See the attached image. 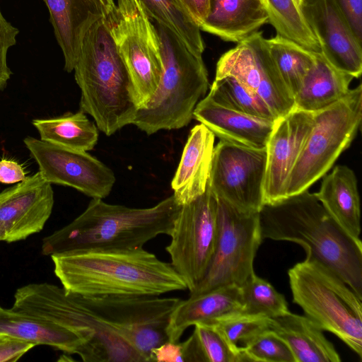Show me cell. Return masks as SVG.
<instances>
[{"mask_svg":"<svg viewBox=\"0 0 362 362\" xmlns=\"http://www.w3.org/2000/svg\"><path fill=\"white\" fill-rule=\"evenodd\" d=\"M50 257L62 287L81 296H160L187 289L170 263L144 248L76 251Z\"/></svg>","mask_w":362,"mask_h":362,"instance_id":"6da1fadb","label":"cell"},{"mask_svg":"<svg viewBox=\"0 0 362 362\" xmlns=\"http://www.w3.org/2000/svg\"><path fill=\"white\" fill-rule=\"evenodd\" d=\"M262 239L298 243L306 259L325 267L362 299V243L327 212L315 193L306 190L259 212Z\"/></svg>","mask_w":362,"mask_h":362,"instance_id":"7a4b0ae2","label":"cell"},{"mask_svg":"<svg viewBox=\"0 0 362 362\" xmlns=\"http://www.w3.org/2000/svg\"><path fill=\"white\" fill-rule=\"evenodd\" d=\"M181 206L173 195L148 208L110 204L93 198L70 223L42 240L46 256L86 250L144 248L159 235H169Z\"/></svg>","mask_w":362,"mask_h":362,"instance_id":"3957f363","label":"cell"},{"mask_svg":"<svg viewBox=\"0 0 362 362\" xmlns=\"http://www.w3.org/2000/svg\"><path fill=\"white\" fill-rule=\"evenodd\" d=\"M74 71L81 90L80 110L94 119L98 129L110 136L133 123L139 107L105 18L86 32Z\"/></svg>","mask_w":362,"mask_h":362,"instance_id":"277c9868","label":"cell"},{"mask_svg":"<svg viewBox=\"0 0 362 362\" xmlns=\"http://www.w3.org/2000/svg\"><path fill=\"white\" fill-rule=\"evenodd\" d=\"M13 310L62 326L80 337L84 362H145L141 355L79 300L49 283H32L14 293Z\"/></svg>","mask_w":362,"mask_h":362,"instance_id":"5b68a950","label":"cell"},{"mask_svg":"<svg viewBox=\"0 0 362 362\" xmlns=\"http://www.w3.org/2000/svg\"><path fill=\"white\" fill-rule=\"evenodd\" d=\"M162 54L163 72L149 102L138 110L132 124L146 134L186 127L209 87L202 57L192 53L165 27L155 23Z\"/></svg>","mask_w":362,"mask_h":362,"instance_id":"8992f818","label":"cell"},{"mask_svg":"<svg viewBox=\"0 0 362 362\" xmlns=\"http://www.w3.org/2000/svg\"><path fill=\"white\" fill-rule=\"evenodd\" d=\"M288 275L293 302L361 359L362 299L338 276L312 260L296 264Z\"/></svg>","mask_w":362,"mask_h":362,"instance_id":"52a82bcc","label":"cell"},{"mask_svg":"<svg viewBox=\"0 0 362 362\" xmlns=\"http://www.w3.org/2000/svg\"><path fill=\"white\" fill-rule=\"evenodd\" d=\"M362 119V86L314 112V123L289 175L286 199L300 194L322 177L357 135Z\"/></svg>","mask_w":362,"mask_h":362,"instance_id":"ba28073f","label":"cell"},{"mask_svg":"<svg viewBox=\"0 0 362 362\" xmlns=\"http://www.w3.org/2000/svg\"><path fill=\"white\" fill-rule=\"evenodd\" d=\"M105 21L129 72L136 103L142 108L155 94L163 72L155 25L138 0H117Z\"/></svg>","mask_w":362,"mask_h":362,"instance_id":"9c48e42d","label":"cell"},{"mask_svg":"<svg viewBox=\"0 0 362 362\" xmlns=\"http://www.w3.org/2000/svg\"><path fill=\"white\" fill-rule=\"evenodd\" d=\"M218 238L208 269L190 295L226 286H240L255 273L253 262L262 241L258 213L238 210L217 197Z\"/></svg>","mask_w":362,"mask_h":362,"instance_id":"30bf717a","label":"cell"},{"mask_svg":"<svg viewBox=\"0 0 362 362\" xmlns=\"http://www.w3.org/2000/svg\"><path fill=\"white\" fill-rule=\"evenodd\" d=\"M78 297L133 346L145 362H151L152 351L169 341L167 328L170 315L181 300L154 296Z\"/></svg>","mask_w":362,"mask_h":362,"instance_id":"8fae6325","label":"cell"},{"mask_svg":"<svg viewBox=\"0 0 362 362\" xmlns=\"http://www.w3.org/2000/svg\"><path fill=\"white\" fill-rule=\"evenodd\" d=\"M217 197L209 185L189 204L181 206L165 247L170 264L191 292L204 278L218 238Z\"/></svg>","mask_w":362,"mask_h":362,"instance_id":"7c38bea8","label":"cell"},{"mask_svg":"<svg viewBox=\"0 0 362 362\" xmlns=\"http://www.w3.org/2000/svg\"><path fill=\"white\" fill-rule=\"evenodd\" d=\"M266 147L220 141L214 146L209 187L216 197L239 211L258 213L264 206Z\"/></svg>","mask_w":362,"mask_h":362,"instance_id":"4fadbf2b","label":"cell"},{"mask_svg":"<svg viewBox=\"0 0 362 362\" xmlns=\"http://www.w3.org/2000/svg\"><path fill=\"white\" fill-rule=\"evenodd\" d=\"M262 32H255L225 52L215 78L230 76L259 96L277 119L294 109V98L269 52Z\"/></svg>","mask_w":362,"mask_h":362,"instance_id":"5bb4252c","label":"cell"},{"mask_svg":"<svg viewBox=\"0 0 362 362\" xmlns=\"http://www.w3.org/2000/svg\"><path fill=\"white\" fill-rule=\"evenodd\" d=\"M23 142L49 183L73 187L92 199H103L110 193L116 181L113 171L87 151L31 136Z\"/></svg>","mask_w":362,"mask_h":362,"instance_id":"9a60e30c","label":"cell"},{"mask_svg":"<svg viewBox=\"0 0 362 362\" xmlns=\"http://www.w3.org/2000/svg\"><path fill=\"white\" fill-rule=\"evenodd\" d=\"M314 123V112L293 109L276 120L266 145L264 205L286 199L289 175Z\"/></svg>","mask_w":362,"mask_h":362,"instance_id":"2e32d148","label":"cell"},{"mask_svg":"<svg viewBox=\"0 0 362 362\" xmlns=\"http://www.w3.org/2000/svg\"><path fill=\"white\" fill-rule=\"evenodd\" d=\"M303 15L320 47V54L337 69L359 78L361 44L334 0H303Z\"/></svg>","mask_w":362,"mask_h":362,"instance_id":"e0dca14e","label":"cell"},{"mask_svg":"<svg viewBox=\"0 0 362 362\" xmlns=\"http://www.w3.org/2000/svg\"><path fill=\"white\" fill-rule=\"evenodd\" d=\"M53 206L51 184L39 171L0 192V226L4 241H19L41 231Z\"/></svg>","mask_w":362,"mask_h":362,"instance_id":"ac0fdd59","label":"cell"},{"mask_svg":"<svg viewBox=\"0 0 362 362\" xmlns=\"http://www.w3.org/2000/svg\"><path fill=\"white\" fill-rule=\"evenodd\" d=\"M55 38L64 58V69L74 71L83 37L113 11L114 0H44Z\"/></svg>","mask_w":362,"mask_h":362,"instance_id":"d6986e66","label":"cell"},{"mask_svg":"<svg viewBox=\"0 0 362 362\" xmlns=\"http://www.w3.org/2000/svg\"><path fill=\"white\" fill-rule=\"evenodd\" d=\"M193 118L206 126L220 141L255 148L266 147L276 122L228 108L208 95L196 105Z\"/></svg>","mask_w":362,"mask_h":362,"instance_id":"ffe728a7","label":"cell"},{"mask_svg":"<svg viewBox=\"0 0 362 362\" xmlns=\"http://www.w3.org/2000/svg\"><path fill=\"white\" fill-rule=\"evenodd\" d=\"M240 287H220L180 300L173 310L167 328L168 339L179 341L185 331L196 325H214L224 319L241 314Z\"/></svg>","mask_w":362,"mask_h":362,"instance_id":"44dd1931","label":"cell"},{"mask_svg":"<svg viewBox=\"0 0 362 362\" xmlns=\"http://www.w3.org/2000/svg\"><path fill=\"white\" fill-rule=\"evenodd\" d=\"M214 134L203 124L191 130L171 182L173 196L180 206L190 203L206 189L214 148Z\"/></svg>","mask_w":362,"mask_h":362,"instance_id":"7402d4cb","label":"cell"},{"mask_svg":"<svg viewBox=\"0 0 362 362\" xmlns=\"http://www.w3.org/2000/svg\"><path fill=\"white\" fill-rule=\"evenodd\" d=\"M269 22L260 0H209L201 30L223 40L239 42Z\"/></svg>","mask_w":362,"mask_h":362,"instance_id":"603a6c76","label":"cell"},{"mask_svg":"<svg viewBox=\"0 0 362 362\" xmlns=\"http://www.w3.org/2000/svg\"><path fill=\"white\" fill-rule=\"evenodd\" d=\"M270 329L289 346L296 362H339L341 358L323 330L308 317L291 312L271 319Z\"/></svg>","mask_w":362,"mask_h":362,"instance_id":"cb8c5ba5","label":"cell"},{"mask_svg":"<svg viewBox=\"0 0 362 362\" xmlns=\"http://www.w3.org/2000/svg\"><path fill=\"white\" fill-rule=\"evenodd\" d=\"M323 177L320 189L315 193L317 199L348 233L359 238L360 197L354 171L346 165H339Z\"/></svg>","mask_w":362,"mask_h":362,"instance_id":"d4e9b609","label":"cell"},{"mask_svg":"<svg viewBox=\"0 0 362 362\" xmlns=\"http://www.w3.org/2000/svg\"><path fill=\"white\" fill-rule=\"evenodd\" d=\"M0 334L78 356L85 344L76 334L62 326L11 308H4L0 315Z\"/></svg>","mask_w":362,"mask_h":362,"instance_id":"484cf974","label":"cell"},{"mask_svg":"<svg viewBox=\"0 0 362 362\" xmlns=\"http://www.w3.org/2000/svg\"><path fill=\"white\" fill-rule=\"evenodd\" d=\"M354 78L332 66L320 53L294 97V109L315 112L344 98Z\"/></svg>","mask_w":362,"mask_h":362,"instance_id":"4316f807","label":"cell"},{"mask_svg":"<svg viewBox=\"0 0 362 362\" xmlns=\"http://www.w3.org/2000/svg\"><path fill=\"white\" fill-rule=\"evenodd\" d=\"M32 123L40 139L64 147L88 151L98 140L97 126L81 110L49 119H35Z\"/></svg>","mask_w":362,"mask_h":362,"instance_id":"83f0119b","label":"cell"},{"mask_svg":"<svg viewBox=\"0 0 362 362\" xmlns=\"http://www.w3.org/2000/svg\"><path fill=\"white\" fill-rule=\"evenodd\" d=\"M155 23L170 30L194 54L202 57L205 45L199 25L177 0H138Z\"/></svg>","mask_w":362,"mask_h":362,"instance_id":"f1b7e54d","label":"cell"},{"mask_svg":"<svg viewBox=\"0 0 362 362\" xmlns=\"http://www.w3.org/2000/svg\"><path fill=\"white\" fill-rule=\"evenodd\" d=\"M279 72L293 98L316 61V53L279 35L265 39Z\"/></svg>","mask_w":362,"mask_h":362,"instance_id":"f546056e","label":"cell"},{"mask_svg":"<svg viewBox=\"0 0 362 362\" xmlns=\"http://www.w3.org/2000/svg\"><path fill=\"white\" fill-rule=\"evenodd\" d=\"M269 22L278 35L305 49L320 53L317 39L310 29L297 0H260Z\"/></svg>","mask_w":362,"mask_h":362,"instance_id":"4dcf8cb0","label":"cell"},{"mask_svg":"<svg viewBox=\"0 0 362 362\" xmlns=\"http://www.w3.org/2000/svg\"><path fill=\"white\" fill-rule=\"evenodd\" d=\"M207 95L228 108L271 121L278 119L259 96L233 76L214 78Z\"/></svg>","mask_w":362,"mask_h":362,"instance_id":"1f68e13d","label":"cell"},{"mask_svg":"<svg viewBox=\"0 0 362 362\" xmlns=\"http://www.w3.org/2000/svg\"><path fill=\"white\" fill-rule=\"evenodd\" d=\"M239 287L243 315L272 319L290 312L284 296L255 273Z\"/></svg>","mask_w":362,"mask_h":362,"instance_id":"d6a6232c","label":"cell"},{"mask_svg":"<svg viewBox=\"0 0 362 362\" xmlns=\"http://www.w3.org/2000/svg\"><path fill=\"white\" fill-rule=\"evenodd\" d=\"M197 337L205 362H242V347L232 345L214 325H196Z\"/></svg>","mask_w":362,"mask_h":362,"instance_id":"836d02e7","label":"cell"},{"mask_svg":"<svg viewBox=\"0 0 362 362\" xmlns=\"http://www.w3.org/2000/svg\"><path fill=\"white\" fill-rule=\"evenodd\" d=\"M245 362H296L288 344L268 329L243 346Z\"/></svg>","mask_w":362,"mask_h":362,"instance_id":"e575fe53","label":"cell"},{"mask_svg":"<svg viewBox=\"0 0 362 362\" xmlns=\"http://www.w3.org/2000/svg\"><path fill=\"white\" fill-rule=\"evenodd\" d=\"M271 319L240 314L219 321L216 325L233 346L243 347L261 333L270 329Z\"/></svg>","mask_w":362,"mask_h":362,"instance_id":"d590c367","label":"cell"},{"mask_svg":"<svg viewBox=\"0 0 362 362\" xmlns=\"http://www.w3.org/2000/svg\"><path fill=\"white\" fill-rule=\"evenodd\" d=\"M19 30L8 22L0 8V90L6 88L12 74L7 65V52L16 44Z\"/></svg>","mask_w":362,"mask_h":362,"instance_id":"8d00e7d4","label":"cell"},{"mask_svg":"<svg viewBox=\"0 0 362 362\" xmlns=\"http://www.w3.org/2000/svg\"><path fill=\"white\" fill-rule=\"evenodd\" d=\"M188 362L186 341H167L155 348L151 353V362Z\"/></svg>","mask_w":362,"mask_h":362,"instance_id":"74e56055","label":"cell"},{"mask_svg":"<svg viewBox=\"0 0 362 362\" xmlns=\"http://www.w3.org/2000/svg\"><path fill=\"white\" fill-rule=\"evenodd\" d=\"M357 40L362 43V0H334Z\"/></svg>","mask_w":362,"mask_h":362,"instance_id":"f35d334b","label":"cell"},{"mask_svg":"<svg viewBox=\"0 0 362 362\" xmlns=\"http://www.w3.org/2000/svg\"><path fill=\"white\" fill-rule=\"evenodd\" d=\"M34 346L32 343L4 335L0 338V362L17 361Z\"/></svg>","mask_w":362,"mask_h":362,"instance_id":"ab89813d","label":"cell"},{"mask_svg":"<svg viewBox=\"0 0 362 362\" xmlns=\"http://www.w3.org/2000/svg\"><path fill=\"white\" fill-rule=\"evenodd\" d=\"M25 178V171L22 165L11 159L0 160L1 183L14 184L20 182Z\"/></svg>","mask_w":362,"mask_h":362,"instance_id":"60d3db41","label":"cell"},{"mask_svg":"<svg viewBox=\"0 0 362 362\" xmlns=\"http://www.w3.org/2000/svg\"><path fill=\"white\" fill-rule=\"evenodd\" d=\"M182 8L199 25L203 23L209 10V0H177Z\"/></svg>","mask_w":362,"mask_h":362,"instance_id":"b9f144b4","label":"cell"},{"mask_svg":"<svg viewBox=\"0 0 362 362\" xmlns=\"http://www.w3.org/2000/svg\"><path fill=\"white\" fill-rule=\"evenodd\" d=\"M4 240H5L4 233V230L1 228V226H0V241H4Z\"/></svg>","mask_w":362,"mask_h":362,"instance_id":"7bdbcfd3","label":"cell"},{"mask_svg":"<svg viewBox=\"0 0 362 362\" xmlns=\"http://www.w3.org/2000/svg\"><path fill=\"white\" fill-rule=\"evenodd\" d=\"M4 308H3L1 306H0V315L3 313Z\"/></svg>","mask_w":362,"mask_h":362,"instance_id":"ee69618b","label":"cell"},{"mask_svg":"<svg viewBox=\"0 0 362 362\" xmlns=\"http://www.w3.org/2000/svg\"><path fill=\"white\" fill-rule=\"evenodd\" d=\"M297 1H298L299 2V4H300L303 0H297Z\"/></svg>","mask_w":362,"mask_h":362,"instance_id":"f6af8a7d","label":"cell"},{"mask_svg":"<svg viewBox=\"0 0 362 362\" xmlns=\"http://www.w3.org/2000/svg\"><path fill=\"white\" fill-rule=\"evenodd\" d=\"M3 336H4L3 334H0V338H1V337H3Z\"/></svg>","mask_w":362,"mask_h":362,"instance_id":"bcb514c9","label":"cell"}]
</instances>
